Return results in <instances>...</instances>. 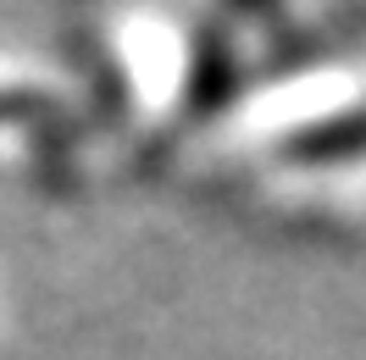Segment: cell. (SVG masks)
Returning <instances> with one entry per match:
<instances>
[{
  "label": "cell",
  "instance_id": "7a4b0ae2",
  "mask_svg": "<svg viewBox=\"0 0 366 360\" xmlns=\"http://www.w3.org/2000/svg\"><path fill=\"white\" fill-rule=\"evenodd\" d=\"M233 94V72H228V50L206 39L200 56H194V72H189V106L194 111H211V106H222Z\"/></svg>",
  "mask_w": 366,
  "mask_h": 360
},
{
  "label": "cell",
  "instance_id": "6da1fadb",
  "mask_svg": "<svg viewBox=\"0 0 366 360\" xmlns=\"http://www.w3.org/2000/svg\"><path fill=\"white\" fill-rule=\"evenodd\" d=\"M300 161H344V156H366V106L361 111H344L333 122H317L289 144Z\"/></svg>",
  "mask_w": 366,
  "mask_h": 360
}]
</instances>
